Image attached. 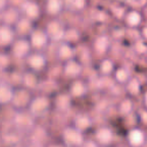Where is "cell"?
I'll return each instance as SVG.
<instances>
[{
    "instance_id": "26",
    "label": "cell",
    "mask_w": 147,
    "mask_h": 147,
    "mask_svg": "<svg viewBox=\"0 0 147 147\" xmlns=\"http://www.w3.org/2000/svg\"><path fill=\"white\" fill-rule=\"evenodd\" d=\"M117 78L120 81H124L125 79H126V75H125V73L123 71H119L118 73H117Z\"/></svg>"
},
{
    "instance_id": "5",
    "label": "cell",
    "mask_w": 147,
    "mask_h": 147,
    "mask_svg": "<svg viewBox=\"0 0 147 147\" xmlns=\"http://www.w3.org/2000/svg\"><path fill=\"white\" fill-rule=\"evenodd\" d=\"M15 125L20 130H28L32 126V119L27 114H18L15 117Z\"/></svg>"
},
{
    "instance_id": "24",
    "label": "cell",
    "mask_w": 147,
    "mask_h": 147,
    "mask_svg": "<svg viewBox=\"0 0 147 147\" xmlns=\"http://www.w3.org/2000/svg\"><path fill=\"white\" fill-rule=\"evenodd\" d=\"M101 69H102L103 73L105 74H108L111 71V69H112V63H111L110 61H104L102 63V65H101Z\"/></svg>"
},
{
    "instance_id": "9",
    "label": "cell",
    "mask_w": 147,
    "mask_h": 147,
    "mask_svg": "<svg viewBox=\"0 0 147 147\" xmlns=\"http://www.w3.org/2000/svg\"><path fill=\"white\" fill-rule=\"evenodd\" d=\"M23 11L25 12V14L27 15V17L29 18H36L39 14V8L37 6V4H35L34 2H24L22 5Z\"/></svg>"
},
{
    "instance_id": "11",
    "label": "cell",
    "mask_w": 147,
    "mask_h": 147,
    "mask_svg": "<svg viewBox=\"0 0 147 147\" xmlns=\"http://www.w3.org/2000/svg\"><path fill=\"white\" fill-rule=\"evenodd\" d=\"M28 65H30L32 69H40L45 67V57L40 55H32L31 57H28Z\"/></svg>"
},
{
    "instance_id": "10",
    "label": "cell",
    "mask_w": 147,
    "mask_h": 147,
    "mask_svg": "<svg viewBox=\"0 0 147 147\" xmlns=\"http://www.w3.org/2000/svg\"><path fill=\"white\" fill-rule=\"evenodd\" d=\"M13 92L8 86L0 84V104H6L12 100Z\"/></svg>"
},
{
    "instance_id": "20",
    "label": "cell",
    "mask_w": 147,
    "mask_h": 147,
    "mask_svg": "<svg viewBox=\"0 0 147 147\" xmlns=\"http://www.w3.org/2000/svg\"><path fill=\"white\" fill-rule=\"evenodd\" d=\"M76 126L78 128V130L84 131L90 126V120L86 116H80L76 120Z\"/></svg>"
},
{
    "instance_id": "13",
    "label": "cell",
    "mask_w": 147,
    "mask_h": 147,
    "mask_svg": "<svg viewBox=\"0 0 147 147\" xmlns=\"http://www.w3.org/2000/svg\"><path fill=\"white\" fill-rule=\"evenodd\" d=\"M16 30L19 34H28L31 31V23L28 19H21L17 22L16 24Z\"/></svg>"
},
{
    "instance_id": "12",
    "label": "cell",
    "mask_w": 147,
    "mask_h": 147,
    "mask_svg": "<svg viewBox=\"0 0 147 147\" xmlns=\"http://www.w3.org/2000/svg\"><path fill=\"white\" fill-rule=\"evenodd\" d=\"M81 71V65L77 61H71L67 63L65 69V73L69 77H76L78 76Z\"/></svg>"
},
{
    "instance_id": "22",
    "label": "cell",
    "mask_w": 147,
    "mask_h": 147,
    "mask_svg": "<svg viewBox=\"0 0 147 147\" xmlns=\"http://www.w3.org/2000/svg\"><path fill=\"white\" fill-rule=\"evenodd\" d=\"M23 81H24L25 85L29 88H34L35 86L37 85V78L31 73L26 74L23 78Z\"/></svg>"
},
{
    "instance_id": "3",
    "label": "cell",
    "mask_w": 147,
    "mask_h": 147,
    "mask_svg": "<svg viewBox=\"0 0 147 147\" xmlns=\"http://www.w3.org/2000/svg\"><path fill=\"white\" fill-rule=\"evenodd\" d=\"M30 100V95L27 91L25 90H17L13 93L12 97V103L13 105H15L16 107H24L25 105H27Z\"/></svg>"
},
{
    "instance_id": "16",
    "label": "cell",
    "mask_w": 147,
    "mask_h": 147,
    "mask_svg": "<svg viewBox=\"0 0 147 147\" xmlns=\"http://www.w3.org/2000/svg\"><path fill=\"white\" fill-rule=\"evenodd\" d=\"M71 95L75 97H80L85 94L86 92V87L82 82H75L73 86L71 87Z\"/></svg>"
},
{
    "instance_id": "25",
    "label": "cell",
    "mask_w": 147,
    "mask_h": 147,
    "mask_svg": "<svg viewBox=\"0 0 147 147\" xmlns=\"http://www.w3.org/2000/svg\"><path fill=\"white\" fill-rule=\"evenodd\" d=\"M7 63H8V59H7L5 55H0V69H1V67H4L5 65H7Z\"/></svg>"
},
{
    "instance_id": "23",
    "label": "cell",
    "mask_w": 147,
    "mask_h": 147,
    "mask_svg": "<svg viewBox=\"0 0 147 147\" xmlns=\"http://www.w3.org/2000/svg\"><path fill=\"white\" fill-rule=\"evenodd\" d=\"M63 36L67 38V40L69 41H76L79 38V33L76 30H69L67 32L65 33Z\"/></svg>"
},
{
    "instance_id": "1",
    "label": "cell",
    "mask_w": 147,
    "mask_h": 147,
    "mask_svg": "<svg viewBox=\"0 0 147 147\" xmlns=\"http://www.w3.org/2000/svg\"><path fill=\"white\" fill-rule=\"evenodd\" d=\"M49 109V100L45 97H37L30 103V113L34 116H41Z\"/></svg>"
},
{
    "instance_id": "14",
    "label": "cell",
    "mask_w": 147,
    "mask_h": 147,
    "mask_svg": "<svg viewBox=\"0 0 147 147\" xmlns=\"http://www.w3.org/2000/svg\"><path fill=\"white\" fill-rule=\"evenodd\" d=\"M61 9V0H47V10L51 14H57Z\"/></svg>"
},
{
    "instance_id": "17",
    "label": "cell",
    "mask_w": 147,
    "mask_h": 147,
    "mask_svg": "<svg viewBox=\"0 0 147 147\" xmlns=\"http://www.w3.org/2000/svg\"><path fill=\"white\" fill-rule=\"evenodd\" d=\"M74 55V51L69 45H63L59 47V55L61 59H69Z\"/></svg>"
},
{
    "instance_id": "6",
    "label": "cell",
    "mask_w": 147,
    "mask_h": 147,
    "mask_svg": "<svg viewBox=\"0 0 147 147\" xmlns=\"http://www.w3.org/2000/svg\"><path fill=\"white\" fill-rule=\"evenodd\" d=\"M29 51V43L26 40H17L14 42L12 47L13 55L17 57H22Z\"/></svg>"
},
{
    "instance_id": "21",
    "label": "cell",
    "mask_w": 147,
    "mask_h": 147,
    "mask_svg": "<svg viewBox=\"0 0 147 147\" xmlns=\"http://www.w3.org/2000/svg\"><path fill=\"white\" fill-rule=\"evenodd\" d=\"M69 103H71V100H69V97L67 95H61L57 99V106L61 110L67 109L69 106Z\"/></svg>"
},
{
    "instance_id": "7",
    "label": "cell",
    "mask_w": 147,
    "mask_h": 147,
    "mask_svg": "<svg viewBox=\"0 0 147 147\" xmlns=\"http://www.w3.org/2000/svg\"><path fill=\"white\" fill-rule=\"evenodd\" d=\"M13 40V31L8 26L0 27V45H7Z\"/></svg>"
},
{
    "instance_id": "19",
    "label": "cell",
    "mask_w": 147,
    "mask_h": 147,
    "mask_svg": "<svg viewBox=\"0 0 147 147\" xmlns=\"http://www.w3.org/2000/svg\"><path fill=\"white\" fill-rule=\"evenodd\" d=\"M107 47H108V39L106 37L101 36L99 38H97V40L95 41V49L99 53H104L106 51Z\"/></svg>"
},
{
    "instance_id": "18",
    "label": "cell",
    "mask_w": 147,
    "mask_h": 147,
    "mask_svg": "<svg viewBox=\"0 0 147 147\" xmlns=\"http://www.w3.org/2000/svg\"><path fill=\"white\" fill-rule=\"evenodd\" d=\"M18 18V13L15 9H8L6 12L4 13V20L6 21L8 24H12Z\"/></svg>"
},
{
    "instance_id": "8",
    "label": "cell",
    "mask_w": 147,
    "mask_h": 147,
    "mask_svg": "<svg viewBox=\"0 0 147 147\" xmlns=\"http://www.w3.org/2000/svg\"><path fill=\"white\" fill-rule=\"evenodd\" d=\"M47 36L45 33H43L42 31H33L31 33L30 36V41L31 45L35 47H41L47 43Z\"/></svg>"
},
{
    "instance_id": "27",
    "label": "cell",
    "mask_w": 147,
    "mask_h": 147,
    "mask_svg": "<svg viewBox=\"0 0 147 147\" xmlns=\"http://www.w3.org/2000/svg\"><path fill=\"white\" fill-rule=\"evenodd\" d=\"M75 4H76L77 7H79V8H82L85 4V0H76V1H75Z\"/></svg>"
},
{
    "instance_id": "28",
    "label": "cell",
    "mask_w": 147,
    "mask_h": 147,
    "mask_svg": "<svg viewBox=\"0 0 147 147\" xmlns=\"http://www.w3.org/2000/svg\"><path fill=\"white\" fill-rule=\"evenodd\" d=\"M6 1L7 0H0V10L5 7V5H6Z\"/></svg>"
},
{
    "instance_id": "2",
    "label": "cell",
    "mask_w": 147,
    "mask_h": 147,
    "mask_svg": "<svg viewBox=\"0 0 147 147\" xmlns=\"http://www.w3.org/2000/svg\"><path fill=\"white\" fill-rule=\"evenodd\" d=\"M63 140L65 144L69 146H79L83 142V136L80 130L76 129H67L63 132Z\"/></svg>"
},
{
    "instance_id": "15",
    "label": "cell",
    "mask_w": 147,
    "mask_h": 147,
    "mask_svg": "<svg viewBox=\"0 0 147 147\" xmlns=\"http://www.w3.org/2000/svg\"><path fill=\"white\" fill-rule=\"evenodd\" d=\"M96 137L102 144H107L112 139V134H111L110 130H108V129H101V130L98 131Z\"/></svg>"
},
{
    "instance_id": "4",
    "label": "cell",
    "mask_w": 147,
    "mask_h": 147,
    "mask_svg": "<svg viewBox=\"0 0 147 147\" xmlns=\"http://www.w3.org/2000/svg\"><path fill=\"white\" fill-rule=\"evenodd\" d=\"M47 32L51 38L53 39H61L63 37L65 32L61 27V25L57 21H51L47 24Z\"/></svg>"
}]
</instances>
